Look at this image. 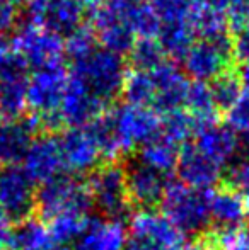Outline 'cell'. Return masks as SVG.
I'll return each instance as SVG.
<instances>
[{"label": "cell", "instance_id": "3957f363", "mask_svg": "<svg viewBox=\"0 0 249 250\" xmlns=\"http://www.w3.org/2000/svg\"><path fill=\"white\" fill-rule=\"evenodd\" d=\"M162 214L181 235L196 237L210 228V191L171 182L160 203Z\"/></svg>", "mask_w": 249, "mask_h": 250}, {"label": "cell", "instance_id": "9c48e42d", "mask_svg": "<svg viewBox=\"0 0 249 250\" xmlns=\"http://www.w3.org/2000/svg\"><path fill=\"white\" fill-rule=\"evenodd\" d=\"M0 208L14 223L27 220L36 211V184L19 165L0 168Z\"/></svg>", "mask_w": 249, "mask_h": 250}, {"label": "cell", "instance_id": "6da1fadb", "mask_svg": "<svg viewBox=\"0 0 249 250\" xmlns=\"http://www.w3.org/2000/svg\"><path fill=\"white\" fill-rule=\"evenodd\" d=\"M68 73L79 79L99 102L110 105L123 92L126 70L121 55L96 46L77 60H72Z\"/></svg>", "mask_w": 249, "mask_h": 250}, {"label": "cell", "instance_id": "ab89813d", "mask_svg": "<svg viewBox=\"0 0 249 250\" xmlns=\"http://www.w3.org/2000/svg\"><path fill=\"white\" fill-rule=\"evenodd\" d=\"M239 3H243V5H246V7H249V0H237Z\"/></svg>", "mask_w": 249, "mask_h": 250}, {"label": "cell", "instance_id": "5b68a950", "mask_svg": "<svg viewBox=\"0 0 249 250\" xmlns=\"http://www.w3.org/2000/svg\"><path fill=\"white\" fill-rule=\"evenodd\" d=\"M92 206L104 220L121 221L130 216L132 204L126 192L125 167L114 162H106L89 174L86 181Z\"/></svg>", "mask_w": 249, "mask_h": 250}, {"label": "cell", "instance_id": "836d02e7", "mask_svg": "<svg viewBox=\"0 0 249 250\" xmlns=\"http://www.w3.org/2000/svg\"><path fill=\"white\" fill-rule=\"evenodd\" d=\"M241 83V89H243V97L249 99V58L244 60L243 66H241V72L237 75Z\"/></svg>", "mask_w": 249, "mask_h": 250}, {"label": "cell", "instance_id": "8fae6325", "mask_svg": "<svg viewBox=\"0 0 249 250\" xmlns=\"http://www.w3.org/2000/svg\"><path fill=\"white\" fill-rule=\"evenodd\" d=\"M149 72L154 85V104L152 109L157 114H169L178 109H183L184 99L189 89V79L178 65L162 60L150 68Z\"/></svg>", "mask_w": 249, "mask_h": 250}, {"label": "cell", "instance_id": "d6a6232c", "mask_svg": "<svg viewBox=\"0 0 249 250\" xmlns=\"http://www.w3.org/2000/svg\"><path fill=\"white\" fill-rule=\"evenodd\" d=\"M17 19V10L16 5L7 0H0V34H3L5 31L12 29Z\"/></svg>", "mask_w": 249, "mask_h": 250}, {"label": "cell", "instance_id": "7c38bea8", "mask_svg": "<svg viewBox=\"0 0 249 250\" xmlns=\"http://www.w3.org/2000/svg\"><path fill=\"white\" fill-rule=\"evenodd\" d=\"M86 5L82 0H29L27 16L29 21L55 34L73 33L80 27Z\"/></svg>", "mask_w": 249, "mask_h": 250}, {"label": "cell", "instance_id": "2e32d148", "mask_svg": "<svg viewBox=\"0 0 249 250\" xmlns=\"http://www.w3.org/2000/svg\"><path fill=\"white\" fill-rule=\"evenodd\" d=\"M181 184L198 191H210L222 179L224 168L202 153L191 142L180 148L176 170Z\"/></svg>", "mask_w": 249, "mask_h": 250}, {"label": "cell", "instance_id": "74e56055", "mask_svg": "<svg viewBox=\"0 0 249 250\" xmlns=\"http://www.w3.org/2000/svg\"><path fill=\"white\" fill-rule=\"evenodd\" d=\"M243 146H244V151H246V155L249 157V128L243 133Z\"/></svg>", "mask_w": 249, "mask_h": 250}, {"label": "cell", "instance_id": "277c9868", "mask_svg": "<svg viewBox=\"0 0 249 250\" xmlns=\"http://www.w3.org/2000/svg\"><path fill=\"white\" fill-rule=\"evenodd\" d=\"M104 118L120 155L142 148L160 135V116L154 109L125 102L104 112Z\"/></svg>", "mask_w": 249, "mask_h": 250}, {"label": "cell", "instance_id": "7a4b0ae2", "mask_svg": "<svg viewBox=\"0 0 249 250\" xmlns=\"http://www.w3.org/2000/svg\"><path fill=\"white\" fill-rule=\"evenodd\" d=\"M67 80H68V68L63 63L45 68L34 70L33 75L27 79L26 101L31 109V121L40 129H48L53 133L62 126L60 104L65 92Z\"/></svg>", "mask_w": 249, "mask_h": 250}, {"label": "cell", "instance_id": "e0dca14e", "mask_svg": "<svg viewBox=\"0 0 249 250\" xmlns=\"http://www.w3.org/2000/svg\"><path fill=\"white\" fill-rule=\"evenodd\" d=\"M249 218L248 199L227 188L210 191V227L213 231H241Z\"/></svg>", "mask_w": 249, "mask_h": 250}, {"label": "cell", "instance_id": "e575fe53", "mask_svg": "<svg viewBox=\"0 0 249 250\" xmlns=\"http://www.w3.org/2000/svg\"><path fill=\"white\" fill-rule=\"evenodd\" d=\"M174 250H213L212 245L208 242H203V240H196V242H189V244H181L180 247H176Z\"/></svg>", "mask_w": 249, "mask_h": 250}, {"label": "cell", "instance_id": "484cf974", "mask_svg": "<svg viewBox=\"0 0 249 250\" xmlns=\"http://www.w3.org/2000/svg\"><path fill=\"white\" fill-rule=\"evenodd\" d=\"M200 129H202L200 123L193 116H189L184 109H178L160 118V136L178 146L189 143V140L195 138Z\"/></svg>", "mask_w": 249, "mask_h": 250}, {"label": "cell", "instance_id": "d590c367", "mask_svg": "<svg viewBox=\"0 0 249 250\" xmlns=\"http://www.w3.org/2000/svg\"><path fill=\"white\" fill-rule=\"evenodd\" d=\"M230 250H249V231L243 230L239 235H237L236 242L230 247Z\"/></svg>", "mask_w": 249, "mask_h": 250}, {"label": "cell", "instance_id": "f1b7e54d", "mask_svg": "<svg viewBox=\"0 0 249 250\" xmlns=\"http://www.w3.org/2000/svg\"><path fill=\"white\" fill-rule=\"evenodd\" d=\"M229 19L236 31V38L232 41L234 53L243 60L249 58V7L232 0L229 7Z\"/></svg>", "mask_w": 249, "mask_h": 250}, {"label": "cell", "instance_id": "44dd1931", "mask_svg": "<svg viewBox=\"0 0 249 250\" xmlns=\"http://www.w3.org/2000/svg\"><path fill=\"white\" fill-rule=\"evenodd\" d=\"M126 233L121 221L89 218L87 227L73 242L72 250H125Z\"/></svg>", "mask_w": 249, "mask_h": 250}, {"label": "cell", "instance_id": "f35d334b", "mask_svg": "<svg viewBox=\"0 0 249 250\" xmlns=\"http://www.w3.org/2000/svg\"><path fill=\"white\" fill-rule=\"evenodd\" d=\"M7 2L14 3V5H17V3H27L29 0H7Z\"/></svg>", "mask_w": 249, "mask_h": 250}, {"label": "cell", "instance_id": "8992f818", "mask_svg": "<svg viewBox=\"0 0 249 250\" xmlns=\"http://www.w3.org/2000/svg\"><path fill=\"white\" fill-rule=\"evenodd\" d=\"M234 55L232 40L227 34L196 38L181 58L186 77L195 82L208 83L229 72Z\"/></svg>", "mask_w": 249, "mask_h": 250}, {"label": "cell", "instance_id": "ba28073f", "mask_svg": "<svg viewBox=\"0 0 249 250\" xmlns=\"http://www.w3.org/2000/svg\"><path fill=\"white\" fill-rule=\"evenodd\" d=\"M10 43L26 68L40 70L63 63L65 58V41L60 34L51 33L31 21L17 27Z\"/></svg>", "mask_w": 249, "mask_h": 250}, {"label": "cell", "instance_id": "ac0fdd59", "mask_svg": "<svg viewBox=\"0 0 249 250\" xmlns=\"http://www.w3.org/2000/svg\"><path fill=\"white\" fill-rule=\"evenodd\" d=\"M191 143L222 168L236 160V155L241 148L239 135L227 125H217V123L203 126Z\"/></svg>", "mask_w": 249, "mask_h": 250}, {"label": "cell", "instance_id": "4dcf8cb0", "mask_svg": "<svg viewBox=\"0 0 249 250\" xmlns=\"http://www.w3.org/2000/svg\"><path fill=\"white\" fill-rule=\"evenodd\" d=\"M132 55L135 68H150L166 60V53L156 38H138L132 48Z\"/></svg>", "mask_w": 249, "mask_h": 250}, {"label": "cell", "instance_id": "d4e9b609", "mask_svg": "<svg viewBox=\"0 0 249 250\" xmlns=\"http://www.w3.org/2000/svg\"><path fill=\"white\" fill-rule=\"evenodd\" d=\"M183 109L200 123L202 128L215 123V116L219 109L215 105V101H213L212 90H210L208 83H203V82L189 83Z\"/></svg>", "mask_w": 249, "mask_h": 250}, {"label": "cell", "instance_id": "f546056e", "mask_svg": "<svg viewBox=\"0 0 249 250\" xmlns=\"http://www.w3.org/2000/svg\"><path fill=\"white\" fill-rule=\"evenodd\" d=\"M222 181L227 189L249 199V157L236 158L222 172Z\"/></svg>", "mask_w": 249, "mask_h": 250}, {"label": "cell", "instance_id": "60d3db41", "mask_svg": "<svg viewBox=\"0 0 249 250\" xmlns=\"http://www.w3.org/2000/svg\"><path fill=\"white\" fill-rule=\"evenodd\" d=\"M0 250H7V249L5 247H0Z\"/></svg>", "mask_w": 249, "mask_h": 250}, {"label": "cell", "instance_id": "d6986e66", "mask_svg": "<svg viewBox=\"0 0 249 250\" xmlns=\"http://www.w3.org/2000/svg\"><path fill=\"white\" fill-rule=\"evenodd\" d=\"M130 235L143 238L166 250L180 247L184 238L162 213L154 209H140L130 216Z\"/></svg>", "mask_w": 249, "mask_h": 250}, {"label": "cell", "instance_id": "52a82bcc", "mask_svg": "<svg viewBox=\"0 0 249 250\" xmlns=\"http://www.w3.org/2000/svg\"><path fill=\"white\" fill-rule=\"evenodd\" d=\"M92 206L86 182L68 174L57 175L36 189V211L45 221L63 213L87 214Z\"/></svg>", "mask_w": 249, "mask_h": 250}, {"label": "cell", "instance_id": "cb8c5ba5", "mask_svg": "<svg viewBox=\"0 0 249 250\" xmlns=\"http://www.w3.org/2000/svg\"><path fill=\"white\" fill-rule=\"evenodd\" d=\"M178 157H180V146L159 135L152 142L145 143L142 148H138L136 160L152 170H157L164 175H171L176 170Z\"/></svg>", "mask_w": 249, "mask_h": 250}, {"label": "cell", "instance_id": "7402d4cb", "mask_svg": "<svg viewBox=\"0 0 249 250\" xmlns=\"http://www.w3.org/2000/svg\"><path fill=\"white\" fill-rule=\"evenodd\" d=\"M51 244L53 240L46 225L31 216L9 228L3 247L7 250H46Z\"/></svg>", "mask_w": 249, "mask_h": 250}, {"label": "cell", "instance_id": "ffe728a7", "mask_svg": "<svg viewBox=\"0 0 249 250\" xmlns=\"http://www.w3.org/2000/svg\"><path fill=\"white\" fill-rule=\"evenodd\" d=\"M36 133L38 129L31 119L0 121V168L23 162L33 140L38 136Z\"/></svg>", "mask_w": 249, "mask_h": 250}, {"label": "cell", "instance_id": "9a60e30c", "mask_svg": "<svg viewBox=\"0 0 249 250\" xmlns=\"http://www.w3.org/2000/svg\"><path fill=\"white\" fill-rule=\"evenodd\" d=\"M23 168L34 184H45L57 175L65 174L58 138L53 133H43L33 140L23 158Z\"/></svg>", "mask_w": 249, "mask_h": 250}, {"label": "cell", "instance_id": "603a6c76", "mask_svg": "<svg viewBox=\"0 0 249 250\" xmlns=\"http://www.w3.org/2000/svg\"><path fill=\"white\" fill-rule=\"evenodd\" d=\"M26 73H14L0 79V121L21 119L27 107Z\"/></svg>", "mask_w": 249, "mask_h": 250}, {"label": "cell", "instance_id": "4316f807", "mask_svg": "<svg viewBox=\"0 0 249 250\" xmlns=\"http://www.w3.org/2000/svg\"><path fill=\"white\" fill-rule=\"evenodd\" d=\"M89 216L84 213H63L46 221L48 233L58 245H70L80 237L87 227Z\"/></svg>", "mask_w": 249, "mask_h": 250}, {"label": "cell", "instance_id": "8d00e7d4", "mask_svg": "<svg viewBox=\"0 0 249 250\" xmlns=\"http://www.w3.org/2000/svg\"><path fill=\"white\" fill-rule=\"evenodd\" d=\"M7 233H9V220H7V216L3 214L2 208H0V245H3Z\"/></svg>", "mask_w": 249, "mask_h": 250}, {"label": "cell", "instance_id": "5bb4252c", "mask_svg": "<svg viewBox=\"0 0 249 250\" xmlns=\"http://www.w3.org/2000/svg\"><path fill=\"white\" fill-rule=\"evenodd\" d=\"M104 109H106V105L97 101L79 79L68 73L60 111H58L62 125H67L68 128L89 126L103 114Z\"/></svg>", "mask_w": 249, "mask_h": 250}, {"label": "cell", "instance_id": "83f0119b", "mask_svg": "<svg viewBox=\"0 0 249 250\" xmlns=\"http://www.w3.org/2000/svg\"><path fill=\"white\" fill-rule=\"evenodd\" d=\"M208 85L210 90H212L217 109L229 111L230 107H234L237 102L243 99V89H241L239 79L234 73H224Z\"/></svg>", "mask_w": 249, "mask_h": 250}, {"label": "cell", "instance_id": "1f68e13d", "mask_svg": "<svg viewBox=\"0 0 249 250\" xmlns=\"http://www.w3.org/2000/svg\"><path fill=\"white\" fill-rule=\"evenodd\" d=\"M14 73H26V66L16 55L10 40L0 34V79Z\"/></svg>", "mask_w": 249, "mask_h": 250}, {"label": "cell", "instance_id": "4fadbf2b", "mask_svg": "<svg viewBox=\"0 0 249 250\" xmlns=\"http://www.w3.org/2000/svg\"><path fill=\"white\" fill-rule=\"evenodd\" d=\"M126 192L130 204H136L140 209H154L162 203L164 194L169 188V175L142 165L138 160L130 162L125 167Z\"/></svg>", "mask_w": 249, "mask_h": 250}, {"label": "cell", "instance_id": "30bf717a", "mask_svg": "<svg viewBox=\"0 0 249 250\" xmlns=\"http://www.w3.org/2000/svg\"><path fill=\"white\" fill-rule=\"evenodd\" d=\"M63 160V170L68 175L91 174L103 160V155L91 133L89 126L84 128H68L57 136Z\"/></svg>", "mask_w": 249, "mask_h": 250}, {"label": "cell", "instance_id": "b9f144b4", "mask_svg": "<svg viewBox=\"0 0 249 250\" xmlns=\"http://www.w3.org/2000/svg\"><path fill=\"white\" fill-rule=\"evenodd\" d=\"M248 204H249V203H248Z\"/></svg>", "mask_w": 249, "mask_h": 250}]
</instances>
